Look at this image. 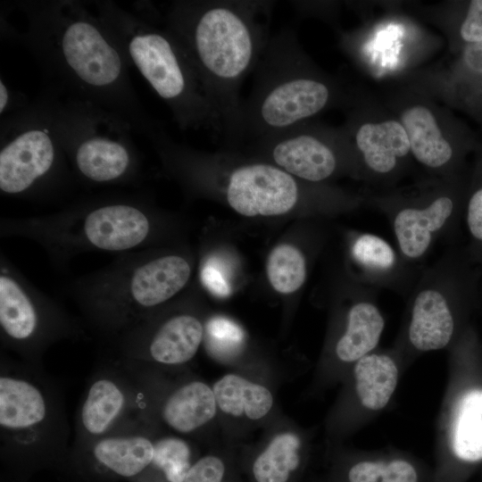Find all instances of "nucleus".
I'll return each instance as SVG.
<instances>
[{
	"instance_id": "1",
	"label": "nucleus",
	"mask_w": 482,
	"mask_h": 482,
	"mask_svg": "<svg viewBox=\"0 0 482 482\" xmlns=\"http://www.w3.org/2000/svg\"><path fill=\"white\" fill-rule=\"evenodd\" d=\"M22 38L71 102L107 112L151 137L162 126L142 109L129 62L99 17L71 1L28 4Z\"/></svg>"
},
{
	"instance_id": "2",
	"label": "nucleus",
	"mask_w": 482,
	"mask_h": 482,
	"mask_svg": "<svg viewBox=\"0 0 482 482\" xmlns=\"http://www.w3.org/2000/svg\"><path fill=\"white\" fill-rule=\"evenodd\" d=\"M275 2L261 0L176 1L165 29L189 57L220 124V138L240 140V91L253 73L271 37Z\"/></svg>"
},
{
	"instance_id": "3",
	"label": "nucleus",
	"mask_w": 482,
	"mask_h": 482,
	"mask_svg": "<svg viewBox=\"0 0 482 482\" xmlns=\"http://www.w3.org/2000/svg\"><path fill=\"white\" fill-rule=\"evenodd\" d=\"M191 271L181 254L140 250L120 254L105 267L73 279L64 291L87 324L114 341L178 295Z\"/></svg>"
},
{
	"instance_id": "4",
	"label": "nucleus",
	"mask_w": 482,
	"mask_h": 482,
	"mask_svg": "<svg viewBox=\"0 0 482 482\" xmlns=\"http://www.w3.org/2000/svg\"><path fill=\"white\" fill-rule=\"evenodd\" d=\"M155 229L154 212L135 195L94 197L45 215L0 220L1 237L37 243L61 269L84 253L140 251L154 240Z\"/></svg>"
},
{
	"instance_id": "5",
	"label": "nucleus",
	"mask_w": 482,
	"mask_h": 482,
	"mask_svg": "<svg viewBox=\"0 0 482 482\" xmlns=\"http://www.w3.org/2000/svg\"><path fill=\"white\" fill-rule=\"evenodd\" d=\"M97 16L129 63L170 108L182 130L207 129L220 137L218 115L186 51L158 29L112 2H98Z\"/></svg>"
},
{
	"instance_id": "6",
	"label": "nucleus",
	"mask_w": 482,
	"mask_h": 482,
	"mask_svg": "<svg viewBox=\"0 0 482 482\" xmlns=\"http://www.w3.org/2000/svg\"><path fill=\"white\" fill-rule=\"evenodd\" d=\"M241 109L240 140L254 141L306 122L330 104L333 91L311 67L289 26L271 36Z\"/></svg>"
},
{
	"instance_id": "7",
	"label": "nucleus",
	"mask_w": 482,
	"mask_h": 482,
	"mask_svg": "<svg viewBox=\"0 0 482 482\" xmlns=\"http://www.w3.org/2000/svg\"><path fill=\"white\" fill-rule=\"evenodd\" d=\"M36 366L6 359L1 363V443L17 451L62 445L69 436L59 392Z\"/></svg>"
},
{
	"instance_id": "8",
	"label": "nucleus",
	"mask_w": 482,
	"mask_h": 482,
	"mask_svg": "<svg viewBox=\"0 0 482 482\" xmlns=\"http://www.w3.org/2000/svg\"><path fill=\"white\" fill-rule=\"evenodd\" d=\"M66 311L37 288L4 254L0 257V336L4 348L38 364L54 343L76 337Z\"/></svg>"
},
{
	"instance_id": "9",
	"label": "nucleus",
	"mask_w": 482,
	"mask_h": 482,
	"mask_svg": "<svg viewBox=\"0 0 482 482\" xmlns=\"http://www.w3.org/2000/svg\"><path fill=\"white\" fill-rule=\"evenodd\" d=\"M70 109L54 110L57 137L75 175L92 185H120L137 180L139 159L118 125L111 132L96 130V108L71 102ZM127 124V123H126Z\"/></svg>"
},
{
	"instance_id": "10",
	"label": "nucleus",
	"mask_w": 482,
	"mask_h": 482,
	"mask_svg": "<svg viewBox=\"0 0 482 482\" xmlns=\"http://www.w3.org/2000/svg\"><path fill=\"white\" fill-rule=\"evenodd\" d=\"M65 153L57 137L53 112L46 119L21 122L0 150V191L17 198H37L69 182Z\"/></svg>"
},
{
	"instance_id": "11",
	"label": "nucleus",
	"mask_w": 482,
	"mask_h": 482,
	"mask_svg": "<svg viewBox=\"0 0 482 482\" xmlns=\"http://www.w3.org/2000/svg\"><path fill=\"white\" fill-rule=\"evenodd\" d=\"M480 274L468 262L446 257L422 276L412 301L408 338L421 352L445 348L456 329L454 309L478 292Z\"/></svg>"
},
{
	"instance_id": "12",
	"label": "nucleus",
	"mask_w": 482,
	"mask_h": 482,
	"mask_svg": "<svg viewBox=\"0 0 482 482\" xmlns=\"http://www.w3.org/2000/svg\"><path fill=\"white\" fill-rule=\"evenodd\" d=\"M204 338L202 320L193 313L182 312L160 320L152 315L112 342L129 362L177 367L195 356Z\"/></svg>"
},
{
	"instance_id": "13",
	"label": "nucleus",
	"mask_w": 482,
	"mask_h": 482,
	"mask_svg": "<svg viewBox=\"0 0 482 482\" xmlns=\"http://www.w3.org/2000/svg\"><path fill=\"white\" fill-rule=\"evenodd\" d=\"M146 385L136 383L115 370H104L92 378L79 407L76 443L88 445L97 438L133 424L137 410H148ZM136 423V422H135Z\"/></svg>"
},
{
	"instance_id": "14",
	"label": "nucleus",
	"mask_w": 482,
	"mask_h": 482,
	"mask_svg": "<svg viewBox=\"0 0 482 482\" xmlns=\"http://www.w3.org/2000/svg\"><path fill=\"white\" fill-rule=\"evenodd\" d=\"M222 159V158H221ZM226 163L224 194L238 213L253 217L274 216L290 212L300 199L296 179L265 161Z\"/></svg>"
},
{
	"instance_id": "15",
	"label": "nucleus",
	"mask_w": 482,
	"mask_h": 482,
	"mask_svg": "<svg viewBox=\"0 0 482 482\" xmlns=\"http://www.w3.org/2000/svg\"><path fill=\"white\" fill-rule=\"evenodd\" d=\"M328 139L304 122L251 144L262 161L295 178L316 183L331 177L338 166L337 153Z\"/></svg>"
},
{
	"instance_id": "16",
	"label": "nucleus",
	"mask_w": 482,
	"mask_h": 482,
	"mask_svg": "<svg viewBox=\"0 0 482 482\" xmlns=\"http://www.w3.org/2000/svg\"><path fill=\"white\" fill-rule=\"evenodd\" d=\"M465 200L442 195L422 205H407L391 216V225L404 262H415L428 254L436 238L462 219Z\"/></svg>"
},
{
	"instance_id": "17",
	"label": "nucleus",
	"mask_w": 482,
	"mask_h": 482,
	"mask_svg": "<svg viewBox=\"0 0 482 482\" xmlns=\"http://www.w3.org/2000/svg\"><path fill=\"white\" fill-rule=\"evenodd\" d=\"M154 399L161 422L178 435H196L219 418L212 387L199 378L179 381Z\"/></svg>"
},
{
	"instance_id": "18",
	"label": "nucleus",
	"mask_w": 482,
	"mask_h": 482,
	"mask_svg": "<svg viewBox=\"0 0 482 482\" xmlns=\"http://www.w3.org/2000/svg\"><path fill=\"white\" fill-rule=\"evenodd\" d=\"M219 418L237 424L254 425L269 420L275 408L272 391L263 383L243 374L227 373L212 386Z\"/></svg>"
},
{
	"instance_id": "19",
	"label": "nucleus",
	"mask_w": 482,
	"mask_h": 482,
	"mask_svg": "<svg viewBox=\"0 0 482 482\" xmlns=\"http://www.w3.org/2000/svg\"><path fill=\"white\" fill-rule=\"evenodd\" d=\"M136 423L96 439L87 446L94 459L121 477L139 474L153 463L156 439Z\"/></svg>"
},
{
	"instance_id": "20",
	"label": "nucleus",
	"mask_w": 482,
	"mask_h": 482,
	"mask_svg": "<svg viewBox=\"0 0 482 482\" xmlns=\"http://www.w3.org/2000/svg\"><path fill=\"white\" fill-rule=\"evenodd\" d=\"M252 465L256 482H287L301 462L303 439L290 423L274 425Z\"/></svg>"
},
{
	"instance_id": "21",
	"label": "nucleus",
	"mask_w": 482,
	"mask_h": 482,
	"mask_svg": "<svg viewBox=\"0 0 482 482\" xmlns=\"http://www.w3.org/2000/svg\"><path fill=\"white\" fill-rule=\"evenodd\" d=\"M354 138L367 167L378 174L391 172L411 151L403 126L394 120L363 123Z\"/></svg>"
},
{
	"instance_id": "22",
	"label": "nucleus",
	"mask_w": 482,
	"mask_h": 482,
	"mask_svg": "<svg viewBox=\"0 0 482 482\" xmlns=\"http://www.w3.org/2000/svg\"><path fill=\"white\" fill-rule=\"evenodd\" d=\"M384 328V317L373 302H355L347 312L345 330L336 342L337 358L345 363H355L377 346Z\"/></svg>"
},
{
	"instance_id": "23",
	"label": "nucleus",
	"mask_w": 482,
	"mask_h": 482,
	"mask_svg": "<svg viewBox=\"0 0 482 482\" xmlns=\"http://www.w3.org/2000/svg\"><path fill=\"white\" fill-rule=\"evenodd\" d=\"M411 152L421 164L433 169L448 164L454 154L451 144L443 137L436 118L423 105L407 108L401 115Z\"/></svg>"
},
{
	"instance_id": "24",
	"label": "nucleus",
	"mask_w": 482,
	"mask_h": 482,
	"mask_svg": "<svg viewBox=\"0 0 482 482\" xmlns=\"http://www.w3.org/2000/svg\"><path fill=\"white\" fill-rule=\"evenodd\" d=\"M356 395L368 410L383 409L393 395L398 381V369L386 354L369 353L353 367Z\"/></svg>"
},
{
	"instance_id": "25",
	"label": "nucleus",
	"mask_w": 482,
	"mask_h": 482,
	"mask_svg": "<svg viewBox=\"0 0 482 482\" xmlns=\"http://www.w3.org/2000/svg\"><path fill=\"white\" fill-rule=\"evenodd\" d=\"M452 446L465 461L482 459V389L464 393L457 403L452 427Z\"/></svg>"
},
{
	"instance_id": "26",
	"label": "nucleus",
	"mask_w": 482,
	"mask_h": 482,
	"mask_svg": "<svg viewBox=\"0 0 482 482\" xmlns=\"http://www.w3.org/2000/svg\"><path fill=\"white\" fill-rule=\"evenodd\" d=\"M351 254L369 284L386 283L401 268L402 257L386 239L375 234L358 235L353 242Z\"/></svg>"
},
{
	"instance_id": "27",
	"label": "nucleus",
	"mask_w": 482,
	"mask_h": 482,
	"mask_svg": "<svg viewBox=\"0 0 482 482\" xmlns=\"http://www.w3.org/2000/svg\"><path fill=\"white\" fill-rule=\"evenodd\" d=\"M267 274L272 287L281 294L297 291L306 278V263L303 253L291 245H280L270 253Z\"/></svg>"
},
{
	"instance_id": "28",
	"label": "nucleus",
	"mask_w": 482,
	"mask_h": 482,
	"mask_svg": "<svg viewBox=\"0 0 482 482\" xmlns=\"http://www.w3.org/2000/svg\"><path fill=\"white\" fill-rule=\"evenodd\" d=\"M349 482H418L413 466L403 460L364 461L348 472Z\"/></svg>"
},
{
	"instance_id": "29",
	"label": "nucleus",
	"mask_w": 482,
	"mask_h": 482,
	"mask_svg": "<svg viewBox=\"0 0 482 482\" xmlns=\"http://www.w3.org/2000/svg\"><path fill=\"white\" fill-rule=\"evenodd\" d=\"M462 219L468 234L465 252L482 270V163L475 183L465 198Z\"/></svg>"
},
{
	"instance_id": "30",
	"label": "nucleus",
	"mask_w": 482,
	"mask_h": 482,
	"mask_svg": "<svg viewBox=\"0 0 482 482\" xmlns=\"http://www.w3.org/2000/svg\"><path fill=\"white\" fill-rule=\"evenodd\" d=\"M153 463L164 472L170 482H183L192 466L189 447L177 436L156 439Z\"/></svg>"
},
{
	"instance_id": "31",
	"label": "nucleus",
	"mask_w": 482,
	"mask_h": 482,
	"mask_svg": "<svg viewBox=\"0 0 482 482\" xmlns=\"http://www.w3.org/2000/svg\"><path fill=\"white\" fill-rule=\"evenodd\" d=\"M242 328L224 317L211 318L204 326V340L213 356L230 358L237 354L244 341Z\"/></svg>"
},
{
	"instance_id": "32",
	"label": "nucleus",
	"mask_w": 482,
	"mask_h": 482,
	"mask_svg": "<svg viewBox=\"0 0 482 482\" xmlns=\"http://www.w3.org/2000/svg\"><path fill=\"white\" fill-rule=\"evenodd\" d=\"M225 463L217 455L208 454L192 464L183 482H226Z\"/></svg>"
},
{
	"instance_id": "33",
	"label": "nucleus",
	"mask_w": 482,
	"mask_h": 482,
	"mask_svg": "<svg viewBox=\"0 0 482 482\" xmlns=\"http://www.w3.org/2000/svg\"><path fill=\"white\" fill-rule=\"evenodd\" d=\"M201 280L204 286L217 296L225 297L231 292L225 269L220 262L213 258L209 259L203 265Z\"/></svg>"
},
{
	"instance_id": "34",
	"label": "nucleus",
	"mask_w": 482,
	"mask_h": 482,
	"mask_svg": "<svg viewBox=\"0 0 482 482\" xmlns=\"http://www.w3.org/2000/svg\"><path fill=\"white\" fill-rule=\"evenodd\" d=\"M459 33L465 45L482 41V0L469 3Z\"/></svg>"
},
{
	"instance_id": "35",
	"label": "nucleus",
	"mask_w": 482,
	"mask_h": 482,
	"mask_svg": "<svg viewBox=\"0 0 482 482\" xmlns=\"http://www.w3.org/2000/svg\"><path fill=\"white\" fill-rule=\"evenodd\" d=\"M11 95L8 87L0 80V112L3 113L6 111L7 107L11 104Z\"/></svg>"
}]
</instances>
